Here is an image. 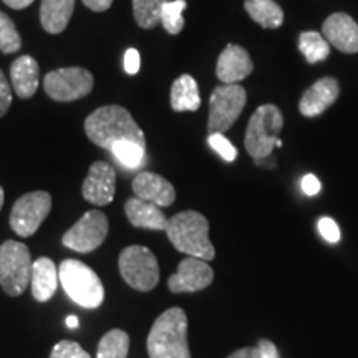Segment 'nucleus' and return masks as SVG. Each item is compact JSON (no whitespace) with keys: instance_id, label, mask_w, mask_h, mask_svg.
Segmentation results:
<instances>
[{"instance_id":"1","label":"nucleus","mask_w":358,"mask_h":358,"mask_svg":"<svg viewBox=\"0 0 358 358\" xmlns=\"http://www.w3.org/2000/svg\"><path fill=\"white\" fill-rule=\"evenodd\" d=\"M85 133L95 145L110 150L116 143L131 141L146 146L143 129L134 122L131 113L118 105L101 106L85 120Z\"/></svg>"},{"instance_id":"2","label":"nucleus","mask_w":358,"mask_h":358,"mask_svg":"<svg viewBox=\"0 0 358 358\" xmlns=\"http://www.w3.org/2000/svg\"><path fill=\"white\" fill-rule=\"evenodd\" d=\"M146 348L150 358H191L186 312L173 307L161 313L151 327Z\"/></svg>"},{"instance_id":"3","label":"nucleus","mask_w":358,"mask_h":358,"mask_svg":"<svg viewBox=\"0 0 358 358\" xmlns=\"http://www.w3.org/2000/svg\"><path fill=\"white\" fill-rule=\"evenodd\" d=\"M166 234L169 243L179 252L203 261H213L216 249L209 239V221L198 211H182L168 219Z\"/></svg>"},{"instance_id":"4","label":"nucleus","mask_w":358,"mask_h":358,"mask_svg":"<svg viewBox=\"0 0 358 358\" xmlns=\"http://www.w3.org/2000/svg\"><path fill=\"white\" fill-rule=\"evenodd\" d=\"M282 128H284V116L275 105L267 103L259 106L250 116L245 129V151L256 161L268 158L274 148L282 146L279 138Z\"/></svg>"},{"instance_id":"5","label":"nucleus","mask_w":358,"mask_h":358,"mask_svg":"<svg viewBox=\"0 0 358 358\" xmlns=\"http://www.w3.org/2000/svg\"><path fill=\"white\" fill-rule=\"evenodd\" d=\"M58 279L66 295L85 308H98L105 301V289L100 277L87 264L77 259H65L58 267Z\"/></svg>"},{"instance_id":"6","label":"nucleus","mask_w":358,"mask_h":358,"mask_svg":"<svg viewBox=\"0 0 358 358\" xmlns=\"http://www.w3.org/2000/svg\"><path fill=\"white\" fill-rule=\"evenodd\" d=\"M32 257L25 244L6 241L0 245V285L10 297L25 292L32 277Z\"/></svg>"},{"instance_id":"7","label":"nucleus","mask_w":358,"mask_h":358,"mask_svg":"<svg viewBox=\"0 0 358 358\" xmlns=\"http://www.w3.org/2000/svg\"><path fill=\"white\" fill-rule=\"evenodd\" d=\"M122 277L129 287L150 292L159 282V266L155 254L145 245H128L118 259Z\"/></svg>"},{"instance_id":"8","label":"nucleus","mask_w":358,"mask_h":358,"mask_svg":"<svg viewBox=\"0 0 358 358\" xmlns=\"http://www.w3.org/2000/svg\"><path fill=\"white\" fill-rule=\"evenodd\" d=\"M245 101H248V93L239 83L221 85L214 88L209 98V134L227 131L243 113Z\"/></svg>"},{"instance_id":"9","label":"nucleus","mask_w":358,"mask_h":358,"mask_svg":"<svg viewBox=\"0 0 358 358\" xmlns=\"http://www.w3.org/2000/svg\"><path fill=\"white\" fill-rule=\"evenodd\" d=\"M95 85L93 75L82 66L58 69L45 75L43 90L55 101H75L90 95Z\"/></svg>"},{"instance_id":"10","label":"nucleus","mask_w":358,"mask_h":358,"mask_svg":"<svg viewBox=\"0 0 358 358\" xmlns=\"http://www.w3.org/2000/svg\"><path fill=\"white\" fill-rule=\"evenodd\" d=\"M52 211V196L47 191H34L24 194L13 204L10 226L20 237H30Z\"/></svg>"},{"instance_id":"11","label":"nucleus","mask_w":358,"mask_h":358,"mask_svg":"<svg viewBox=\"0 0 358 358\" xmlns=\"http://www.w3.org/2000/svg\"><path fill=\"white\" fill-rule=\"evenodd\" d=\"M108 236V217L105 213L92 209L87 211L82 217L70 227L64 236V245L75 252H92L105 243Z\"/></svg>"},{"instance_id":"12","label":"nucleus","mask_w":358,"mask_h":358,"mask_svg":"<svg viewBox=\"0 0 358 358\" xmlns=\"http://www.w3.org/2000/svg\"><path fill=\"white\" fill-rule=\"evenodd\" d=\"M214 271L208 261L187 256L179 262L178 272L168 279V289L174 294L198 292L213 284Z\"/></svg>"},{"instance_id":"13","label":"nucleus","mask_w":358,"mask_h":358,"mask_svg":"<svg viewBox=\"0 0 358 358\" xmlns=\"http://www.w3.org/2000/svg\"><path fill=\"white\" fill-rule=\"evenodd\" d=\"M116 173L111 164L96 161L88 169V176L83 181V198L95 206H106L115 198Z\"/></svg>"},{"instance_id":"14","label":"nucleus","mask_w":358,"mask_h":358,"mask_svg":"<svg viewBox=\"0 0 358 358\" xmlns=\"http://www.w3.org/2000/svg\"><path fill=\"white\" fill-rule=\"evenodd\" d=\"M254 70V64L250 60L245 48L239 45L229 43L221 52L216 64V75L224 85H234L248 78Z\"/></svg>"},{"instance_id":"15","label":"nucleus","mask_w":358,"mask_h":358,"mask_svg":"<svg viewBox=\"0 0 358 358\" xmlns=\"http://www.w3.org/2000/svg\"><path fill=\"white\" fill-rule=\"evenodd\" d=\"M327 42L343 53L358 52V24L343 12L332 13L322 25Z\"/></svg>"},{"instance_id":"16","label":"nucleus","mask_w":358,"mask_h":358,"mask_svg":"<svg viewBox=\"0 0 358 358\" xmlns=\"http://www.w3.org/2000/svg\"><path fill=\"white\" fill-rule=\"evenodd\" d=\"M133 192L136 198L145 199L148 203H153L159 208H168L176 199V191L168 179H164L159 174L151 171H141L134 176Z\"/></svg>"},{"instance_id":"17","label":"nucleus","mask_w":358,"mask_h":358,"mask_svg":"<svg viewBox=\"0 0 358 358\" xmlns=\"http://www.w3.org/2000/svg\"><path fill=\"white\" fill-rule=\"evenodd\" d=\"M340 95L338 82L332 77L317 80L310 88L306 90L299 103V111L307 118H315L337 101Z\"/></svg>"},{"instance_id":"18","label":"nucleus","mask_w":358,"mask_h":358,"mask_svg":"<svg viewBox=\"0 0 358 358\" xmlns=\"http://www.w3.org/2000/svg\"><path fill=\"white\" fill-rule=\"evenodd\" d=\"M38 62L30 55H22L10 65V80L15 95L29 100L38 88Z\"/></svg>"},{"instance_id":"19","label":"nucleus","mask_w":358,"mask_h":358,"mask_svg":"<svg viewBox=\"0 0 358 358\" xmlns=\"http://www.w3.org/2000/svg\"><path fill=\"white\" fill-rule=\"evenodd\" d=\"M124 214H127L128 221L134 227H141V229L151 231H164L166 229L168 219L164 213L161 211L159 206L153 203H148L145 199L131 198L124 204Z\"/></svg>"},{"instance_id":"20","label":"nucleus","mask_w":358,"mask_h":358,"mask_svg":"<svg viewBox=\"0 0 358 358\" xmlns=\"http://www.w3.org/2000/svg\"><path fill=\"white\" fill-rule=\"evenodd\" d=\"M58 268L50 257H40L32 264V295L35 301L48 302L57 292Z\"/></svg>"},{"instance_id":"21","label":"nucleus","mask_w":358,"mask_h":358,"mask_svg":"<svg viewBox=\"0 0 358 358\" xmlns=\"http://www.w3.org/2000/svg\"><path fill=\"white\" fill-rule=\"evenodd\" d=\"M75 10V0H42L40 22L45 32L62 34L69 27Z\"/></svg>"},{"instance_id":"22","label":"nucleus","mask_w":358,"mask_h":358,"mask_svg":"<svg viewBox=\"0 0 358 358\" xmlns=\"http://www.w3.org/2000/svg\"><path fill=\"white\" fill-rule=\"evenodd\" d=\"M169 98H171V108L178 113L199 110L201 95L198 82L191 75H181L174 80Z\"/></svg>"},{"instance_id":"23","label":"nucleus","mask_w":358,"mask_h":358,"mask_svg":"<svg viewBox=\"0 0 358 358\" xmlns=\"http://www.w3.org/2000/svg\"><path fill=\"white\" fill-rule=\"evenodd\" d=\"M244 8L262 29H279L284 24V12L275 0H245Z\"/></svg>"},{"instance_id":"24","label":"nucleus","mask_w":358,"mask_h":358,"mask_svg":"<svg viewBox=\"0 0 358 358\" xmlns=\"http://www.w3.org/2000/svg\"><path fill=\"white\" fill-rule=\"evenodd\" d=\"M129 337L124 330L113 329L103 335L98 343L96 358H128Z\"/></svg>"},{"instance_id":"25","label":"nucleus","mask_w":358,"mask_h":358,"mask_svg":"<svg viewBox=\"0 0 358 358\" xmlns=\"http://www.w3.org/2000/svg\"><path fill=\"white\" fill-rule=\"evenodd\" d=\"M133 15L141 29L151 30L161 24V12L168 0H131Z\"/></svg>"},{"instance_id":"26","label":"nucleus","mask_w":358,"mask_h":358,"mask_svg":"<svg viewBox=\"0 0 358 358\" xmlns=\"http://www.w3.org/2000/svg\"><path fill=\"white\" fill-rule=\"evenodd\" d=\"M299 48L308 64L324 62L330 55V43L324 35L317 32H302L299 37Z\"/></svg>"},{"instance_id":"27","label":"nucleus","mask_w":358,"mask_h":358,"mask_svg":"<svg viewBox=\"0 0 358 358\" xmlns=\"http://www.w3.org/2000/svg\"><path fill=\"white\" fill-rule=\"evenodd\" d=\"M110 151L115 155V158L118 159L124 168L136 169L145 163L146 146L136 145V143H131V141L116 143V145L110 148Z\"/></svg>"},{"instance_id":"28","label":"nucleus","mask_w":358,"mask_h":358,"mask_svg":"<svg viewBox=\"0 0 358 358\" xmlns=\"http://www.w3.org/2000/svg\"><path fill=\"white\" fill-rule=\"evenodd\" d=\"M186 8L185 0H173V2L164 3L163 12H161V25L164 27L168 34L178 35L185 29V17L182 12Z\"/></svg>"},{"instance_id":"29","label":"nucleus","mask_w":358,"mask_h":358,"mask_svg":"<svg viewBox=\"0 0 358 358\" xmlns=\"http://www.w3.org/2000/svg\"><path fill=\"white\" fill-rule=\"evenodd\" d=\"M22 48V38L15 24L7 13L0 12V52L15 53Z\"/></svg>"},{"instance_id":"30","label":"nucleus","mask_w":358,"mask_h":358,"mask_svg":"<svg viewBox=\"0 0 358 358\" xmlns=\"http://www.w3.org/2000/svg\"><path fill=\"white\" fill-rule=\"evenodd\" d=\"M50 358H92L90 353L83 350L73 340H62L50 353Z\"/></svg>"},{"instance_id":"31","label":"nucleus","mask_w":358,"mask_h":358,"mask_svg":"<svg viewBox=\"0 0 358 358\" xmlns=\"http://www.w3.org/2000/svg\"><path fill=\"white\" fill-rule=\"evenodd\" d=\"M208 141H209V146H211L222 159L234 161L237 158V150L234 148V145H232V143L227 140L222 133L209 134Z\"/></svg>"},{"instance_id":"32","label":"nucleus","mask_w":358,"mask_h":358,"mask_svg":"<svg viewBox=\"0 0 358 358\" xmlns=\"http://www.w3.org/2000/svg\"><path fill=\"white\" fill-rule=\"evenodd\" d=\"M317 226H319V232L322 234V237H324V239L327 241V243H330V244L338 243V241H340V229H338L337 222H335L334 219L322 217Z\"/></svg>"},{"instance_id":"33","label":"nucleus","mask_w":358,"mask_h":358,"mask_svg":"<svg viewBox=\"0 0 358 358\" xmlns=\"http://www.w3.org/2000/svg\"><path fill=\"white\" fill-rule=\"evenodd\" d=\"M12 105V87L8 83V80L3 75V71L0 70V118L7 113L8 108Z\"/></svg>"},{"instance_id":"34","label":"nucleus","mask_w":358,"mask_h":358,"mask_svg":"<svg viewBox=\"0 0 358 358\" xmlns=\"http://www.w3.org/2000/svg\"><path fill=\"white\" fill-rule=\"evenodd\" d=\"M140 53H138L136 48H128L127 53H124V71L128 75H136L140 71Z\"/></svg>"},{"instance_id":"35","label":"nucleus","mask_w":358,"mask_h":358,"mask_svg":"<svg viewBox=\"0 0 358 358\" xmlns=\"http://www.w3.org/2000/svg\"><path fill=\"white\" fill-rule=\"evenodd\" d=\"M320 189H322V185H320L319 178L313 176V174H307V176H303V179H302V191L306 192L307 196L319 194Z\"/></svg>"},{"instance_id":"36","label":"nucleus","mask_w":358,"mask_h":358,"mask_svg":"<svg viewBox=\"0 0 358 358\" xmlns=\"http://www.w3.org/2000/svg\"><path fill=\"white\" fill-rule=\"evenodd\" d=\"M227 358H266L262 355V352L259 350V347H244L239 350L232 352Z\"/></svg>"},{"instance_id":"37","label":"nucleus","mask_w":358,"mask_h":358,"mask_svg":"<svg viewBox=\"0 0 358 358\" xmlns=\"http://www.w3.org/2000/svg\"><path fill=\"white\" fill-rule=\"evenodd\" d=\"M82 2L92 12H105L113 6V0H82Z\"/></svg>"},{"instance_id":"38","label":"nucleus","mask_w":358,"mask_h":358,"mask_svg":"<svg viewBox=\"0 0 358 358\" xmlns=\"http://www.w3.org/2000/svg\"><path fill=\"white\" fill-rule=\"evenodd\" d=\"M35 0H3V3H6L7 7L13 8V10H22V8L32 6Z\"/></svg>"},{"instance_id":"39","label":"nucleus","mask_w":358,"mask_h":358,"mask_svg":"<svg viewBox=\"0 0 358 358\" xmlns=\"http://www.w3.org/2000/svg\"><path fill=\"white\" fill-rule=\"evenodd\" d=\"M65 322H66V327H69V329H78V327H80V322L75 315L66 317Z\"/></svg>"},{"instance_id":"40","label":"nucleus","mask_w":358,"mask_h":358,"mask_svg":"<svg viewBox=\"0 0 358 358\" xmlns=\"http://www.w3.org/2000/svg\"><path fill=\"white\" fill-rule=\"evenodd\" d=\"M3 199H6V194H3V187L0 186V209H2L3 206Z\"/></svg>"}]
</instances>
